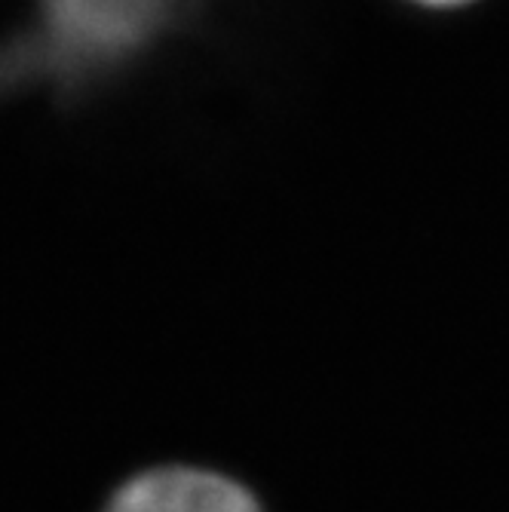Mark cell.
I'll return each instance as SVG.
<instances>
[{
	"label": "cell",
	"instance_id": "cell-1",
	"mask_svg": "<svg viewBox=\"0 0 509 512\" xmlns=\"http://www.w3.org/2000/svg\"><path fill=\"white\" fill-rule=\"evenodd\" d=\"M108 512H261L255 497L218 473L166 467L126 482Z\"/></svg>",
	"mask_w": 509,
	"mask_h": 512
},
{
	"label": "cell",
	"instance_id": "cell-2",
	"mask_svg": "<svg viewBox=\"0 0 509 512\" xmlns=\"http://www.w3.org/2000/svg\"><path fill=\"white\" fill-rule=\"evenodd\" d=\"M427 7H454V4H464V0H421Z\"/></svg>",
	"mask_w": 509,
	"mask_h": 512
}]
</instances>
